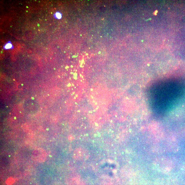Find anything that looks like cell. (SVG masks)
I'll list each match as a JSON object with an SVG mask.
<instances>
[{
	"mask_svg": "<svg viewBox=\"0 0 185 185\" xmlns=\"http://www.w3.org/2000/svg\"><path fill=\"white\" fill-rule=\"evenodd\" d=\"M46 156V151L41 148L35 149L33 151L32 155V158L33 160L39 163L44 161Z\"/></svg>",
	"mask_w": 185,
	"mask_h": 185,
	"instance_id": "obj_1",
	"label": "cell"
},
{
	"mask_svg": "<svg viewBox=\"0 0 185 185\" xmlns=\"http://www.w3.org/2000/svg\"><path fill=\"white\" fill-rule=\"evenodd\" d=\"M13 46L11 41H8L4 46V49L5 50L13 48Z\"/></svg>",
	"mask_w": 185,
	"mask_h": 185,
	"instance_id": "obj_2",
	"label": "cell"
},
{
	"mask_svg": "<svg viewBox=\"0 0 185 185\" xmlns=\"http://www.w3.org/2000/svg\"><path fill=\"white\" fill-rule=\"evenodd\" d=\"M54 17L57 19H60L62 18V14L59 12H57L54 15Z\"/></svg>",
	"mask_w": 185,
	"mask_h": 185,
	"instance_id": "obj_3",
	"label": "cell"
}]
</instances>
